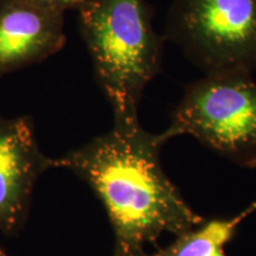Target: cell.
<instances>
[{
  "label": "cell",
  "mask_w": 256,
  "mask_h": 256,
  "mask_svg": "<svg viewBox=\"0 0 256 256\" xmlns=\"http://www.w3.org/2000/svg\"><path fill=\"white\" fill-rule=\"evenodd\" d=\"M164 142L136 119H114L110 132L55 159L101 200L114 232L113 256H147L162 234L180 235L203 222L160 162Z\"/></svg>",
  "instance_id": "6da1fadb"
},
{
  "label": "cell",
  "mask_w": 256,
  "mask_h": 256,
  "mask_svg": "<svg viewBox=\"0 0 256 256\" xmlns=\"http://www.w3.org/2000/svg\"><path fill=\"white\" fill-rule=\"evenodd\" d=\"M78 26L94 78L114 119H136L144 90L162 69L165 36L145 0H88Z\"/></svg>",
  "instance_id": "7a4b0ae2"
},
{
  "label": "cell",
  "mask_w": 256,
  "mask_h": 256,
  "mask_svg": "<svg viewBox=\"0 0 256 256\" xmlns=\"http://www.w3.org/2000/svg\"><path fill=\"white\" fill-rule=\"evenodd\" d=\"M190 136L244 168H256V82L252 72L208 74L185 88L162 142Z\"/></svg>",
  "instance_id": "3957f363"
},
{
  "label": "cell",
  "mask_w": 256,
  "mask_h": 256,
  "mask_svg": "<svg viewBox=\"0 0 256 256\" xmlns=\"http://www.w3.org/2000/svg\"><path fill=\"white\" fill-rule=\"evenodd\" d=\"M165 40L204 75L256 70V0H172Z\"/></svg>",
  "instance_id": "277c9868"
},
{
  "label": "cell",
  "mask_w": 256,
  "mask_h": 256,
  "mask_svg": "<svg viewBox=\"0 0 256 256\" xmlns=\"http://www.w3.org/2000/svg\"><path fill=\"white\" fill-rule=\"evenodd\" d=\"M55 159L42 152L30 116H0V232L16 234L26 220L34 185Z\"/></svg>",
  "instance_id": "5b68a950"
},
{
  "label": "cell",
  "mask_w": 256,
  "mask_h": 256,
  "mask_svg": "<svg viewBox=\"0 0 256 256\" xmlns=\"http://www.w3.org/2000/svg\"><path fill=\"white\" fill-rule=\"evenodd\" d=\"M66 42L62 12L28 0H0V76L49 58Z\"/></svg>",
  "instance_id": "8992f818"
},
{
  "label": "cell",
  "mask_w": 256,
  "mask_h": 256,
  "mask_svg": "<svg viewBox=\"0 0 256 256\" xmlns=\"http://www.w3.org/2000/svg\"><path fill=\"white\" fill-rule=\"evenodd\" d=\"M256 210V202L230 218L204 220L197 226L176 236L168 247L147 256H226L224 246L232 241L240 224Z\"/></svg>",
  "instance_id": "52a82bcc"
},
{
  "label": "cell",
  "mask_w": 256,
  "mask_h": 256,
  "mask_svg": "<svg viewBox=\"0 0 256 256\" xmlns=\"http://www.w3.org/2000/svg\"><path fill=\"white\" fill-rule=\"evenodd\" d=\"M34 4L40 5L42 8H46L54 11H58L64 14L69 10H76L78 11L88 0H28Z\"/></svg>",
  "instance_id": "ba28073f"
},
{
  "label": "cell",
  "mask_w": 256,
  "mask_h": 256,
  "mask_svg": "<svg viewBox=\"0 0 256 256\" xmlns=\"http://www.w3.org/2000/svg\"><path fill=\"white\" fill-rule=\"evenodd\" d=\"M0 256H8V255L5 254L4 252H2V248H0Z\"/></svg>",
  "instance_id": "9c48e42d"
}]
</instances>
